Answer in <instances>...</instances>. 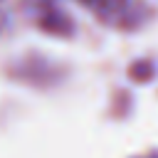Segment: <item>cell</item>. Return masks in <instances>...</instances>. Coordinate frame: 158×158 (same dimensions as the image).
Segmentation results:
<instances>
[]
</instances>
